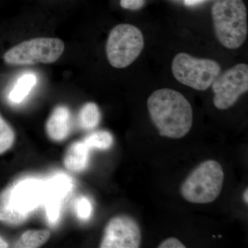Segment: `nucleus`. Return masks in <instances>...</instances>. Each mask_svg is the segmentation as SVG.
<instances>
[{
	"label": "nucleus",
	"instance_id": "f257e3e1",
	"mask_svg": "<svg viewBox=\"0 0 248 248\" xmlns=\"http://www.w3.org/2000/svg\"><path fill=\"white\" fill-rule=\"evenodd\" d=\"M147 106L161 136L180 139L190 132L193 112L190 102L182 93L170 89L156 90L148 98Z\"/></svg>",
	"mask_w": 248,
	"mask_h": 248
},
{
	"label": "nucleus",
	"instance_id": "f03ea898",
	"mask_svg": "<svg viewBox=\"0 0 248 248\" xmlns=\"http://www.w3.org/2000/svg\"><path fill=\"white\" fill-rule=\"evenodd\" d=\"M46 187L35 180L11 184L0 192V221L8 226L22 224L45 198Z\"/></svg>",
	"mask_w": 248,
	"mask_h": 248
},
{
	"label": "nucleus",
	"instance_id": "7ed1b4c3",
	"mask_svg": "<svg viewBox=\"0 0 248 248\" xmlns=\"http://www.w3.org/2000/svg\"><path fill=\"white\" fill-rule=\"evenodd\" d=\"M217 40L225 48L234 50L247 38V9L243 0H218L211 10Z\"/></svg>",
	"mask_w": 248,
	"mask_h": 248
},
{
	"label": "nucleus",
	"instance_id": "20e7f679",
	"mask_svg": "<svg viewBox=\"0 0 248 248\" xmlns=\"http://www.w3.org/2000/svg\"><path fill=\"white\" fill-rule=\"evenodd\" d=\"M224 173L219 163L203 161L187 176L181 186L182 197L193 203H209L221 193Z\"/></svg>",
	"mask_w": 248,
	"mask_h": 248
},
{
	"label": "nucleus",
	"instance_id": "39448f33",
	"mask_svg": "<svg viewBox=\"0 0 248 248\" xmlns=\"http://www.w3.org/2000/svg\"><path fill=\"white\" fill-rule=\"evenodd\" d=\"M144 45V37L138 27L129 24H118L108 37V60L114 68H126L138 58Z\"/></svg>",
	"mask_w": 248,
	"mask_h": 248
},
{
	"label": "nucleus",
	"instance_id": "423d86ee",
	"mask_svg": "<svg viewBox=\"0 0 248 248\" xmlns=\"http://www.w3.org/2000/svg\"><path fill=\"white\" fill-rule=\"evenodd\" d=\"M172 71L181 84L203 91L219 76L221 66L210 59L196 58L187 53H179L173 59Z\"/></svg>",
	"mask_w": 248,
	"mask_h": 248
},
{
	"label": "nucleus",
	"instance_id": "0eeeda50",
	"mask_svg": "<svg viewBox=\"0 0 248 248\" xmlns=\"http://www.w3.org/2000/svg\"><path fill=\"white\" fill-rule=\"evenodd\" d=\"M64 48V43L60 39L38 37L24 41L9 49L4 54V60L12 66L53 63L62 56Z\"/></svg>",
	"mask_w": 248,
	"mask_h": 248
},
{
	"label": "nucleus",
	"instance_id": "6e6552de",
	"mask_svg": "<svg viewBox=\"0 0 248 248\" xmlns=\"http://www.w3.org/2000/svg\"><path fill=\"white\" fill-rule=\"evenodd\" d=\"M214 105L219 110L234 106L239 97L248 91V66L238 63L224 73H220L213 84Z\"/></svg>",
	"mask_w": 248,
	"mask_h": 248
},
{
	"label": "nucleus",
	"instance_id": "1a4fd4ad",
	"mask_svg": "<svg viewBox=\"0 0 248 248\" xmlns=\"http://www.w3.org/2000/svg\"><path fill=\"white\" fill-rule=\"evenodd\" d=\"M141 241V232L133 217L122 215L108 222L99 247L102 248H138Z\"/></svg>",
	"mask_w": 248,
	"mask_h": 248
},
{
	"label": "nucleus",
	"instance_id": "9d476101",
	"mask_svg": "<svg viewBox=\"0 0 248 248\" xmlns=\"http://www.w3.org/2000/svg\"><path fill=\"white\" fill-rule=\"evenodd\" d=\"M71 130V112L64 106H59L50 114L46 124V131L50 140L62 141Z\"/></svg>",
	"mask_w": 248,
	"mask_h": 248
},
{
	"label": "nucleus",
	"instance_id": "9b49d317",
	"mask_svg": "<svg viewBox=\"0 0 248 248\" xmlns=\"http://www.w3.org/2000/svg\"><path fill=\"white\" fill-rule=\"evenodd\" d=\"M89 148L84 141H77L67 150L63 164L68 170L80 172L87 168L89 162Z\"/></svg>",
	"mask_w": 248,
	"mask_h": 248
},
{
	"label": "nucleus",
	"instance_id": "f8f14e48",
	"mask_svg": "<svg viewBox=\"0 0 248 248\" xmlns=\"http://www.w3.org/2000/svg\"><path fill=\"white\" fill-rule=\"evenodd\" d=\"M50 236V232L46 230L41 231H28L22 235L15 244V248H40L47 242Z\"/></svg>",
	"mask_w": 248,
	"mask_h": 248
},
{
	"label": "nucleus",
	"instance_id": "ddd939ff",
	"mask_svg": "<svg viewBox=\"0 0 248 248\" xmlns=\"http://www.w3.org/2000/svg\"><path fill=\"white\" fill-rule=\"evenodd\" d=\"M101 120V112L94 103L89 102L81 108L79 113L80 126L85 130L96 128Z\"/></svg>",
	"mask_w": 248,
	"mask_h": 248
},
{
	"label": "nucleus",
	"instance_id": "4468645a",
	"mask_svg": "<svg viewBox=\"0 0 248 248\" xmlns=\"http://www.w3.org/2000/svg\"><path fill=\"white\" fill-rule=\"evenodd\" d=\"M45 192L46 213L47 218L50 225L58 222L60 213V205L63 196L58 193L47 186Z\"/></svg>",
	"mask_w": 248,
	"mask_h": 248
},
{
	"label": "nucleus",
	"instance_id": "2eb2a0df",
	"mask_svg": "<svg viewBox=\"0 0 248 248\" xmlns=\"http://www.w3.org/2000/svg\"><path fill=\"white\" fill-rule=\"evenodd\" d=\"M36 78L32 74H25L17 80L11 91L9 98L13 102L19 103L27 97L31 89L35 86Z\"/></svg>",
	"mask_w": 248,
	"mask_h": 248
},
{
	"label": "nucleus",
	"instance_id": "dca6fc26",
	"mask_svg": "<svg viewBox=\"0 0 248 248\" xmlns=\"http://www.w3.org/2000/svg\"><path fill=\"white\" fill-rule=\"evenodd\" d=\"M113 141V137L109 132L98 131L86 137L83 141L89 149L96 148L106 151L112 146Z\"/></svg>",
	"mask_w": 248,
	"mask_h": 248
},
{
	"label": "nucleus",
	"instance_id": "f3484780",
	"mask_svg": "<svg viewBox=\"0 0 248 248\" xmlns=\"http://www.w3.org/2000/svg\"><path fill=\"white\" fill-rule=\"evenodd\" d=\"M16 140L14 129L0 114V155L9 151Z\"/></svg>",
	"mask_w": 248,
	"mask_h": 248
},
{
	"label": "nucleus",
	"instance_id": "a211bd4d",
	"mask_svg": "<svg viewBox=\"0 0 248 248\" xmlns=\"http://www.w3.org/2000/svg\"><path fill=\"white\" fill-rule=\"evenodd\" d=\"M76 213L80 219L86 220L91 218L93 213V205L89 199L81 197L76 201Z\"/></svg>",
	"mask_w": 248,
	"mask_h": 248
},
{
	"label": "nucleus",
	"instance_id": "6ab92c4d",
	"mask_svg": "<svg viewBox=\"0 0 248 248\" xmlns=\"http://www.w3.org/2000/svg\"><path fill=\"white\" fill-rule=\"evenodd\" d=\"M120 4L122 9L135 11L144 6L145 0H120Z\"/></svg>",
	"mask_w": 248,
	"mask_h": 248
},
{
	"label": "nucleus",
	"instance_id": "aec40b11",
	"mask_svg": "<svg viewBox=\"0 0 248 248\" xmlns=\"http://www.w3.org/2000/svg\"><path fill=\"white\" fill-rule=\"evenodd\" d=\"M159 248H184L185 245L182 244L179 239L176 238L170 237L164 240V241L158 246Z\"/></svg>",
	"mask_w": 248,
	"mask_h": 248
},
{
	"label": "nucleus",
	"instance_id": "412c9836",
	"mask_svg": "<svg viewBox=\"0 0 248 248\" xmlns=\"http://www.w3.org/2000/svg\"><path fill=\"white\" fill-rule=\"evenodd\" d=\"M205 1L206 0H184V4L187 6H195Z\"/></svg>",
	"mask_w": 248,
	"mask_h": 248
},
{
	"label": "nucleus",
	"instance_id": "4be33fe9",
	"mask_svg": "<svg viewBox=\"0 0 248 248\" xmlns=\"http://www.w3.org/2000/svg\"><path fill=\"white\" fill-rule=\"evenodd\" d=\"M9 244L1 236H0V248H8Z\"/></svg>",
	"mask_w": 248,
	"mask_h": 248
},
{
	"label": "nucleus",
	"instance_id": "5701e85b",
	"mask_svg": "<svg viewBox=\"0 0 248 248\" xmlns=\"http://www.w3.org/2000/svg\"><path fill=\"white\" fill-rule=\"evenodd\" d=\"M248 188H246V190L244 191V200L245 202V203H248Z\"/></svg>",
	"mask_w": 248,
	"mask_h": 248
}]
</instances>
